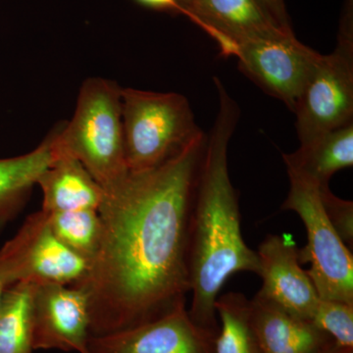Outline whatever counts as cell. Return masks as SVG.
Here are the masks:
<instances>
[{"instance_id":"cell-1","label":"cell","mask_w":353,"mask_h":353,"mask_svg":"<svg viewBox=\"0 0 353 353\" xmlns=\"http://www.w3.org/2000/svg\"><path fill=\"white\" fill-rule=\"evenodd\" d=\"M204 132L164 164L129 173L105 194L101 250L77 287L90 297V336L134 328L185 305L190 215Z\"/></svg>"},{"instance_id":"cell-2","label":"cell","mask_w":353,"mask_h":353,"mask_svg":"<svg viewBox=\"0 0 353 353\" xmlns=\"http://www.w3.org/2000/svg\"><path fill=\"white\" fill-rule=\"evenodd\" d=\"M219 112L206 141L190 215L189 270L192 321L217 333L215 303L228 279L239 272L259 274L257 252L241 234L240 203L228 169V145L240 109L214 78Z\"/></svg>"},{"instance_id":"cell-3","label":"cell","mask_w":353,"mask_h":353,"mask_svg":"<svg viewBox=\"0 0 353 353\" xmlns=\"http://www.w3.org/2000/svg\"><path fill=\"white\" fill-rule=\"evenodd\" d=\"M121 94L122 88L112 81L88 79L81 88L71 121L51 134L55 153L78 160L105 194L129 175Z\"/></svg>"},{"instance_id":"cell-4","label":"cell","mask_w":353,"mask_h":353,"mask_svg":"<svg viewBox=\"0 0 353 353\" xmlns=\"http://www.w3.org/2000/svg\"><path fill=\"white\" fill-rule=\"evenodd\" d=\"M121 97L129 173L159 167L203 132L182 94L129 88Z\"/></svg>"},{"instance_id":"cell-5","label":"cell","mask_w":353,"mask_h":353,"mask_svg":"<svg viewBox=\"0 0 353 353\" xmlns=\"http://www.w3.org/2000/svg\"><path fill=\"white\" fill-rule=\"evenodd\" d=\"M290 192L283 210L296 212L307 234V245L301 261H308L306 271L320 299L353 304V256L327 217L320 196L319 185L307 179L288 173Z\"/></svg>"},{"instance_id":"cell-6","label":"cell","mask_w":353,"mask_h":353,"mask_svg":"<svg viewBox=\"0 0 353 353\" xmlns=\"http://www.w3.org/2000/svg\"><path fill=\"white\" fill-rule=\"evenodd\" d=\"M294 113L301 145L352 123V10H343L336 50L322 54Z\"/></svg>"},{"instance_id":"cell-7","label":"cell","mask_w":353,"mask_h":353,"mask_svg":"<svg viewBox=\"0 0 353 353\" xmlns=\"http://www.w3.org/2000/svg\"><path fill=\"white\" fill-rule=\"evenodd\" d=\"M90 270V262L58 240L43 210L30 215L0 248V272L9 287L17 283L76 285Z\"/></svg>"},{"instance_id":"cell-8","label":"cell","mask_w":353,"mask_h":353,"mask_svg":"<svg viewBox=\"0 0 353 353\" xmlns=\"http://www.w3.org/2000/svg\"><path fill=\"white\" fill-rule=\"evenodd\" d=\"M234 57L241 72L294 112L322 54L284 32L243 43Z\"/></svg>"},{"instance_id":"cell-9","label":"cell","mask_w":353,"mask_h":353,"mask_svg":"<svg viewBox=\"0 0 353 353\" xmlns=\"http://www.w3.org/2000/svg\"><path fill=\"white\" fill-rule=\"evenodd\" d=\"M32 348L87 353L90 336V297L77 285H34Z\"/></svg>"},{"instance_id":"cell-10","label":"cell","mask_w":353,"mask_h":353,"mask_svg":"<svg viewBox=\"0 0 353 353\" xmlns=\"http://www.w3.org/2000/svg\"><path fill=\"white\" fill-rule=\"evenodd\" d=\"M217 334L192 321L182 305L134 328L90 336L87 353H215Z\"/></svg>"},{"instance_id":"cell-11","label":"cell","mask_w":353,"mask_h":353,"mask_svg":"<svg viewBox=\"0 0 353 353\" xmlns=\"http://www.w3.org/2000/svg\"><path fill=\"white\" fill-rule=\"evenodd\" d=\"M256 252L259 276L262 279L257 294L290 314L311 322L320 297L307 272L301 267L296 243L290 236L268 234Z\"/></svg>"},{"instance_id":"cell-12","label":"cell","mask_w":353,"mask_h":353,"mask_svg":"<svg viewBox=\"0 0 353 353\" xmlns=\"http://www.w3.org/2000/svg\"><path fill=\"white\" fill-rule=\"evenodd\" d=\"M185 16L219 44L224 55H236L248 41L284 32L285 30L261 0H190L183 4Z\"/></svg>"},{"instance_id":"cell-13","label":"cell","mask_w":353,"mask_h":353,"mask_svg":"<svg viewBox=\"0 0 353 353\" xmlns=\"http://www.w3.org/2000/svg\"><path fill=\"white\" fill-rule=\"evenodd\" d=\"M250 314L263 353H319L336 345L312 322L290 314L259 294L250 301Z\"/></svg>"},{"instance_id":"cell-14","label":"cell","mask_w":353,"mask_h":353,"mask_svg":"<svg viewBox=\"0 0 353 353\" xmlns=\"http://www.w3.org/2000/svg\"><path fill=\"white\" fill-rule=\"evenodd\" d=\"M57 154L54 161L39 176L46 213L92 209L99 210L105 192L94 176L75 158Z\"/></svg>"},{"instance_id":"cell-15","label":"cell","mask_w":353,"mask_h":353,"mask_svg":"<svg viewBox=\"0 0 353 353\" xmlns=\"http://www.w3.org/2000/svg\"><path fill=\"white\" fill-rule=\"evenodd\" d=\"M288 173L329 187L332 176L353 165V123L319 134L290 154H283Z\"/></svg>"},{"instance_id":"cell-16","label":"cell","mask_w":353,"mask_h":353,"mask_svg":"<svg viewBox=\"0 0 353 353\" xmlns=\"http://www.w3.org/2000/svg\"><path fill=\"white\" fill-rule=\"evenodd\" d=\"M55 158L51 136L31 152L0 158V228L17 212L28 192Z\"/></svg>"},{"instance_id":"cell-17","label":"cell","mask_w":353,"mask_h":353,"mask_svg":"<svg viewBox=\"0 0 353 353\" xmlns=\"http://www.w3.org/2000/svg\"><path fill=\"white\" fill-rule=\"evenodd\" d=\"M215 311L220 319L215 353H263L253 328L250 301L243 294L218 296Z\"/></svg>"},{"instance_id":"cell-18","label":"cell","mask_w":353,"mask_h":353,"mask_svg":"<svg viewBox=\"0 0 353 353\" xmlns=\"http://www.w3.org/2000/svg\"><path fill=\"white\" fill-rule=\"evenodd\" d=\"M31 283H17L6 290L0 303V353H32Z\"/></svg>"},{"instance_id":"cell-19","label":"cell","mask_w":353,"mask_h":353,"mask_svg":"<svg viewBox=\"0 0 353 353\" xmlns=\"http://www.w3.org/2000/svg\"><path fill=\"white\" fill-rule=\"evenodd\" d=\"M46 214L58 240L92 265L103 239V223L99 211L83 209Z\"/></svg>"},{"instance_id":"cell-20","label":"cell","mask_w":353,"mask_h":353,"mask_svg":"<svg viewBox=\"0 0 353 353\" xmlns=\"http://www.w3.org/2000/svg\"><path fill=\"white\" fill-rule=\"evenodd\" d=\"M311 322L328 334L338 347L353 348V304L319 299Z\"/></svg>"},{"instance_id":"cell-21","label":"cell","mask_w":353,"mask_h":353,"mask_svg":"<svg viewBox=\"0 0 353 353\" xmlns=\"http://www.w3.org/2000/svg\"><path fill=\"white\" fill-rule=\"evenodd\" d=\"M320 196L327 217L343 243H353V203L334 196L329 187L320 188Z\"/></svg>"},{"instance_id":"cell-22","label":"cell","mask_w":353,"mask_h":353,"mask_svg":"<svg viewBox=\"0 0 353 353\" xmlns=\"http://www.w3.org/2000/svg\"><path fill=\"white\" fill-rule=\"evenodd\" d=\"M261 1L270 11L272 16L275 18L279 24L282 26L284 29L292 31L287 8H285V0H261Z\"/></svg>"},{"instance_id":"cell-23","label":"cell","mask_w":353,"mask_h":353,"mask_svg":"<svg viewBox=\"0 0 353 353\" xmlns=\"http://www.w3.org/2000/svg\"><path fill=\"white\" fill-rule=\"evenodd\" d=\"M141 6L154 10L168 11L185 15V8L180 0H136Z\"/></svg>"},{"instance_id":"cell-24","label":"cell","mask_w":353,"mask_h":353,"mask_svg":"<svg viewBox=\"0 0 353 353\" xmlns=\"http://www.w3.org/2000/svg\"><path fill=\"white\" fill-rule=\"evenodd\" d=\"M319 353H353V348L341 347L334 345L333 347H329L328 350H323V352Z\"/></svg>"},{"instance_id":"cell-25","label":"cell","mask_w":353,"mask_h":353,"mask_svg":"<svg viewBox=\"0 0 353 353\" xmlns=\"http://www.w3.org/2000/svg\"><path fill=\"white\" fill-rule=\"evenodd\" d=\"M9 285L7 284L6 279L0 272V303H1L2 299H3L4 294H6V290L8 289Z\"/></svg>"},{"instance_id":"cell-26","label":"cell","mask_w":353,"mask_h":353,"mask_svg":"<svg viewBox=\"0 0 353 353\" xmlns=\"http://www.w3.org/2000/svg\"><path fill=\"white\" fill-rule=\"evenodd\" d=\"M181 3H182V6L183 3H185V2H189L190 0H180Z\"/></svg>"}]
</instances>
